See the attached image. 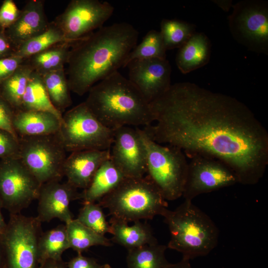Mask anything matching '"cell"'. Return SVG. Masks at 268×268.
<instances>
[{"label":"cell","instance_id":"1","mask_svg":"<svg viewBox=\"0 0 268 268\" xmlns=\"http://www.w3.org/2000/svg\"><path fill=\"white\" fill-rule=\"evenodd\" d=\"M155 125L143 130L155 142L175 146L188 157L224 163L238 183L257 184L268 165V133L236 98L190 82L171 85L150 103Z\"/></svg>","mask_w":268,"mask_h":268},{"label":"cell","instance_id":"2","mask_svg":"<svg viewBox=\"0 0 268 268\" xmlns=\"http://www.w3.org/2000/svg\"><path fill=\"white\" fill-rule=\"evenodd\" d=\"M139 33L131 24L102 26L73 44L67 64L70 91L82 96L95 84L123 67Z\"/></svg>","mask_w":268,"mask_h":268},{"label":"cell","instance_id":"3","mask_svg":"<svg viewBox=\"0 0 268 268\" xmlns=\"http://www.w3.org/2000/svg\"><path fill=\"white\" fill-rule=\"evenodd\" d=\"M85 104L105 127H145L154 122L150 104L138 89L118 71L89 90Z\"/></svg>","mask_w":268,"mask_h":268},{"label":"cell","instance_id":"4","mask_svg":"<svg viewBox=\"0 0 268 268\" xmlns=\"http://www.w3.org/2000/svg\"><path fill=\"white\" fill-rule=\"evenodd\" d=\"M192 201L185 200L175 210L167 208L162 215L170 233L167 248L190 260L207 255L217 246L219 238L214 222Z\"/></svg>","mask_w":268,"mask_h":268},{"label":"cell","instance_id":"5","mask_svg":"<svg viewBox=\"0 0 268 268\" xmlns=\"http://www.w3.org/2000/svg\"><path fill=\"white\" fill-rule=\"evenodd\" d=\"M112 218L129 223L161 215L168 204L161 193L146 177L126 178L98 201Z\"/></svg>","mask_w":268,"mask_h":268},{"label":"cell","instance_id":"6","mask_svg":"<svg viewBox=\"0 0 268 268\" xmlns=\"http://www.w3.org/2000/svg\"><path fill=\"white\" fill-rule=\"evenodd\" d=\"M146 150V173L166 201L182 196L188 162L179 148L153 141L143 130L139 129Z\"/></svg>","mask_w":268,"mask_h":268},{"label":"cell","instance_id":"7","mask_svg":"<svg viewBox=\"0 0 268 268\" xmlns=\"http://www.w3.org/2000/svg\"><path fill=\"white\" fill-rule=\"evenodd\" d=\"M41 223L36 217L9 214L0 234L3 268H40L38 244Z\"/></svg>","mask_w":268,"mask_h":268},{"label":"cell","instance_id":"8","mask_svg":"<svg viewBox=\"0 0 268 268\" xmlns=\"http://www.w3.org/2000/svg\"><path fill=\"white\" fill-rule=\"evenodd\" d=\"M59 137L67 152L110 149L114 130L103 125L82 102L63 115Z\"/></svg>","mask_w":268,"mask_h":268},{"label":"cell","instance_id":"9","mask_svg":"<svg viewBox=\"0 0 268 268\" xmlns=\"http://www.w3.org/2000/svg\"><path fill=\"white\" fill-rule=\"evenodd\" d=\"M19 158L41 184L61 181L66 151L57 134L19 136Z\"/></svg>","mask_w":268,"mask_h":268},{"label":"cell","instance_id":"10","mask_svg":"<svg viewBox=\"0 0 268 268\" xmlns=\"http://www.w3.org/2000/svg\"><path fill=\"white\" fill-rule=\"evenodd\" d=\"M228 18L234 38L250 50L268 54V5L262 0L239 1Z\"/></svg>","mask_w":268,"mask_h":268},{"label":"cell","instance_id":"11","mask_svg":"<svg viewBox=\"0 0 268 268\" xmlns=\"http://www.w3.org/2000/svg\"><path fill=\"white\" fill-rule=\"evenodd\" d=\"M41 185L19 158L0 161V200L9 214L21 213L37 200Z\"/></svg>","mask_w":268,"mask_h":268},{"label":"cell","instance_id":"12","mask_svg":"<svg viewBox=\"0 0 268 268\" xmlns=\"http://www.w3.org/2000/svg\"><path fill=\"white\" fill-rule=\"evenodd\" d=\"M114 7L98 0H72L54 22L72 44L100 28L112 16Z\"/></svg>","mask_w":268,"mask_h":268},{"label":"cell","instance_id":"13","mask_svg":"<svg viewBox=\"0 0 268 268\" xmlns=\"http://www.w3.org/2000/svg\"><path fill=\"white\" fill-rule=\"evenodd\" d=\"M188 162V173L182 196L192 201L201 194L238 183L233 171L224 163L207 156L194 155Z\"/></svg>","mask_w":268,"mask_h":268},{"label":"cell","instance_id":"14","mask_svg":"<svg viewBox=\"0 0 268 268\" xmlns=\"http://www.w3.org/2000/svg\"><path fill=\"white\" fill-rule=\"evenodd\" d=\"M110 159L126 178L146 173V150L139 128L123 126L114 130Z\"/></svg>","mask_w":268,"mask_h":268},{"label":"cell","instance_id":"15","mask_svg":"<svg viewBox=\"0 0 268 268\" xmlns=\"http://www.w3.org/2000/svg\"><path fill=\"white\" fill-rule=\"evenodd\" d=\"M129 79L150 104L171 86V67L166 59L134 60L126 66Z\"/></svg>","mask_w":268,"mask_h":268},{"label":"cell","instance_id":"16","mask_svg":"<svg viewBox=\"0 0 268 268\" xmlns=\"http://www.w3.org/2000/svg\"><path fill=\"white\" fill-rule=\"evenodd\" d=\"M61 181H50L41 186L36 217L41 223L57 218L67 224L73 219L69 205L71 201L80 199V193L67 182Z\"/></svg>","mask_w":268,"mask_h":268},{"label":"cell","instance_id":"17","mask_svg":"<svg viewBox=\"0 0 268 268\" xmlns=\"http://www.w3.org/2000/svg\"><path fill=\"white\" fill-rule=\"evenodd\" d=\"M110 149L71 152L67 157L63 167L67 182L77 189H85L99 167L104 162L110 159Z\"/></svg>","mask_w":268,"mask_h":268},{"label":"cell","instance_id":"18","mask_svg":"<svg viewBox=\"0 0 268 268\" xmlns=\"http://www.w3.org/2000/svg\"><path fill=\"white\" fill-rule=\"evenodd\" d=\"M44 10V0H28L21 13L5 33L16 49L24 42L42 33L49 26Z\"/></svg>","mask_w":268,"mask_h":268},{"label":"cell","instance_id":"19","mask_svg":"<svg viewBox=\"0 0 268 268\" xmlns=\"http://www.w3.org/2000/svg\"><path fill=\"white\" fill-rule=\"evenodd\" d=\"M61 120L48 112L15 110L13 120L18 136L55 134L60 130Z\"/></svg>","mask_w":268,"mask_h":268},{"label":"cell","instance_id":"20","mask_svg":"<svg viewBox=\"0 0 268 268\" xmlns=\"http://www.w3.org/2000/svg\"><path fill=\"white\" fill-rule=\"evenodd\" d=\"M210 42L203 33L195 32L188 41L179 49L176 63L183 74L200 68L210 59Z\"/></svg>","mask_w":268,"mask_h":268},{"label":"cell","instance_id":"21","mask_svg":"<svg viewBox=\"0 0 268 268\" xmlns=\"http://www.w3.org/2000/svg\"><path fill=\"white\" fill-rule=\"evenodd\" d=\"M111 240L128 250L158 243L150 226L140 220L129 225L128 222L111 218Z\"/></svg>","mask_w":268,"mask_h":268},{"label":"cell","instance_id":"22","mask_svg":"<svg viewBox=\"0 0 268 268\" xmlns=\"http://www.w3.org/2000/svg\"><path fill=\"white\" fill-rule=\"evenodd\" d=\"M126 176L110 159L104 162L94 174L89 185L80 193L84 202H96L114 190Z\"/></svg>","mask_w":268,"mask_h":268},{"label":"cell","instance_id":"23","mask_svg":"<svg viewBox=\"0 0 268 268\" xmlns=\"http://www.w3.org/2000/svg\"><path fill=\"white\" fill-rule=\"evenodd\" d=\"M20 109L48 112L62 120L63 114L52 103L41 75L34 70L29 79Z\"/></svg>","mask_w":268,"mask_h":268},{"label":"cell","instance_id":"24","mask_svg":"<svg viewBox=\"0 0 268 268\" xmlns=\"http://www.w3.org/2000/svg\"><path fill=\"white\" fill-rule=\"evenodd\" d=\"M26 60L0 84V95L15 110H20L30 76L33 71Z\"/></svg>","mask_w":268,"mask_h":268},{"label":"cell","instance_id":"25","mask_svg":"<svg viewBox=\"0 0 268 268\" xmlns=\"http://www.w3.org/2000/svg\"><path fill=\"white\" fill-rule=\"evenodd\" d=\"M38 248L40 265L47 260H62L63 253L69 249L66 224L42 232Z\"/></svg>","mask_w":268,"mask_h":268},{"label":"cell","instance_id":"26","mask_svg":"<svg viewBox=\"0 0 268 268\" xmlns=\"http://www.w3.org/2000/svg\"><path fill=\"white\" fill-rule=\"evenodd\" d=\"M69 248L78 254L95 246H111V241L73 219L65 224Z\"/></svg>","mask_w":268,"mask_h":268},{"label":"cell","instance_id":"27","mask_svg":"<svg viewBox=\"0 0 268 268\" xmlns=\"http://www.w3.org/2000/svg\"><path fill=\"white\" fill-rule=\"evenodd\" d=\"M41 75L52 103L63 114L72 104L64 67Z\"/></svg>","mask_w":268,"mask_h":268},{"label":"cell","instance_id":"28","mask_svg":"<svg viewBox=\"0 0 268 268\" xmlns=\"http://www.w3.org/2000/svg\"><path fill=\"white\" fill-rule=\"evenodd\" d=\"M167 246L148 244L128 250L126 258L128 268H164L170 263L165 253Z\"/></svg>","mask_w":268,"mask_h":268},{"label":"cell","instance_id":"29","mask_svg":"<svg viewBox=\"0 0 268 268\" xmlns=\"http://www.w3.org/2000/svg\"><path fill=\"white\" fill-rule=\"evenodd\" d=\"M72 45L69 43H59L25 60L34 71L40 74L64 67Z\"/></svg>","mask_w":268,"mask_h":268},{"label":"cell","instance_id":"30","mask_svg":"<svg viewBox=\"0 0 268 268\" xmlns=\"http://www.w3.org/2000/svg\"><path fill=\"white\" fill-rule=\"evenodd\" d=\"M62 43L70 42L63 32L53 21L42 33L27 41L16 50L14 56L26 60L54 45Z\"/></svg>","mask_w":268,"mask_h":268},{"label":"cell","instance_id":"31","mask_svg":"<svg viewBox=\"0 0 268 268\" xmlns=\"http://www.w3.org/2000/svg\"><path fill=\"white\" fill-rule=\"evenodd\" d=\"M194 24L177 19H163L160 31L166 50L179 49L196 32Z\"/></svg>","mask_w":268,"mask_h":268},{"label":"cell","instance_id":"32","mask_svg":"<svg viewBox=\"0 0 268 268\" xmlns=\"http://www.w3.org/2000/svg\"><path fill=\"white\" fill-rule=\"evenodd\" d=\"M166 51L160 32L151 30L129 54L123 67H126L130 62L134 60L166 59Z\"/></svg>","mask_w":268,"mask_h":268},{"label":"cell","instance_id":"33","mask_svg":"<svg viewBox=\"0 0 268 268\" xmlns=\"http://www.w3.org/2000/svg\"><path fill=\"white\" fill-rule=\"evenodd\" d=\"M76 218L83 225L99 234L110 233L111 227L106 219L102 207L96 202L83 203Z\"/></svg>","mask_w":268,"mask_h":268},{"label":"cell","instance_id":"34","mask_svg":"<svg viewBox=\"0 0 268 268\" xmlns=\"http://www.w3.org/2000/svg\"><path fill=\"white\" fill-rule=\"evenodd\" d=\"M19 139L0 129V161L19 158Z\"/></svg>","mask_w":268,"mask_h":268},{"label":"cell","instance_id":"35","mask_svg":"<svg viewBox=\"0 0 268 268\" xmlns=\"http://www.w3.org/2000/svg\"><path fill=\"white\" fill-rule=\"evenodd\" d=\"M19 9L12 0H4L0 7V28L5 30L13 25L20 16Z\"/></svg>","mask_w":268,"mask_h":268},{"label":"cell","instance_id":"36","mask_svg":"<svg viewBox=\"0 0 268 268\" xmlns=\"http://www.w3.org/2000/svg\"><path fill=\"white\" fill-rule=\"evenodd\" d=\"M15 110L0 95V129L18 138L13 125Z\"/></svg>","mask_w":268,"mask_h":268},{"label":"cell","instance_id":"37","mask_svg":"<svg viewBox=\"0 0 268 268\" xmlns=\"http://www.w3.org/2000/svg\"><path fill=\"white\" fill-rule=\"evenodd\" d=\"M25 60L12 55L0 59V84L12 74Z\"/></svg>","mask_w":268,"mask_h":268},{"label":"cell","instance_id":"38","mask_svg":"<svg viewBox=\"0 0 268 268\" xmlns=\"http://www.w3.org/2000/svg\"><path fill=\"white\" fill-rule=\"evenodd\" d=\"M67 268H102L103 265L91 258L86 257L81 254L71 259L67 263Z\"/></svg>","mask_w":268,"mask_h":268},{"label":"cell","instance_id":"39","mask_svg":"<svg viewBox=\"0 0 268 268\" xmlns=\"http://www.w3.org/2000/svg\"><path fill=\"white\" fill-rule=\"evenodd\" d=\"M16 49L7 36L4 29L0 30V59L14 55Z\"/></svg>","mask_w":268,"mask_h":268},{"label":"cell","instance_id":"40","mask_svg":"<svg viewBox=\"0 0 268 268\" xmlns=\"http://www.w3.org/2000/svg\"><path fill=\"white\" fill-rule=\"evenodd\" d=\"M40 268H67V263L62 260H47L40 266Z\"/></svg>","mask_w":268,"mask_h":268},{"label":"cell","instance_id":"41","mask_svg":"<svg viewBox=\"0 0 268 268\" xmlns=\"http://www.w3.org/2000/svg\"><path fill=\"white\" fill-rule=\"evenodd\" d=\"M164 268H193L190 262V260L182 258L179 262L175 264L169 263Z\"/></svg>","mask_w":268,"mask_h":268},{"label":"cell","instance_id":"42","mask_svg":"<svg viewBox=\"0 0 268 268\" xmlns=\"http://www.w3.org/2000/svg\"><path fill=\"white\" fill-rule=\"evenodd\" d=\"M214 2L226 11L229 10L231 6H232V2L230 0H215Z\"/></svg>","mask_w":268,"mask_h":268},{"label":"cell","instance_id":"43","mask_svg":"<svg viewBox=\"0 0 268 268\" xmlns=\"http://www.w3.org/2000/svg\"><path fill=\"white\" fill-rule=\"evenodd\" d=\"M2 208V205L0 200V234L3 232L6 226V222L4 221L1 212V210Z\"/></svg>","mask_w":268,"mask_h":268},{"label":"cell","instance_id":"44","mask_svg":"<svg viewBox=\"0 0 268 268\" xmlns=\"http://www.w3.org/2000/svg\"><path fill=\"white\" fill-rule=\"evenodd\" d=\"M0 268H3V258H2V254L0 243Z\"/></svg>","mask_w":268,"mask_h":268},{"label":"cell","instance_id":"45","mask_svg":"<svg viewBox=\"0 0 268 268\" xmlns=\"http://www.w3.org/2000/svg\"><path fill=\"white\" fill-rule=\"evenodd\" d=\"M102 268H112L110 265L108 264H105L104 265H103Z\"/></svg>","mask_w":268,"mask_h":268},{"label":"cell","instance_id":"46","mask_svg":"<svg viewBox=\"0 0 268 268\" xmlns=\"http://www.w3.org/2000/svg\"><path fill=\"white\" fill-rule=\"evenodd\" d=\"M1 29H1V28H0V30H1Z\"/></svg>","mask_w":268,"mask_h":268}]
</instances>
